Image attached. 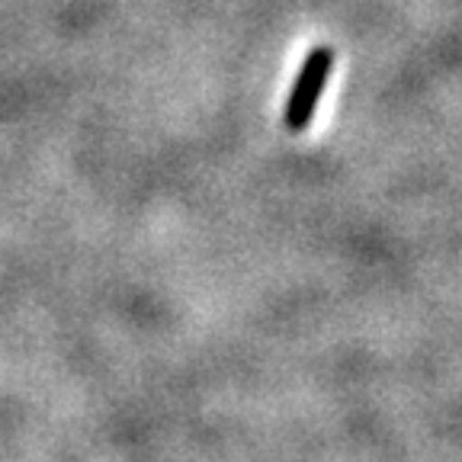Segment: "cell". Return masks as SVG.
<instances>
[{"label":"cell","instance_id":"obj_1","mask_svg":"<svg viewBox=\"0 0 462 462\" xmlns=\"http://www.w3.org/2000/svg\"><path fill=\"white\" fill-rule=\"evenodd\" d=\"M334 65H337V55H334L331 45H315V49L302 58L296 80L289 87L286 106H282V129H289V132L309 129Z\"/></svg>","mask_w":462,"mask_h":462}]
</instances>
